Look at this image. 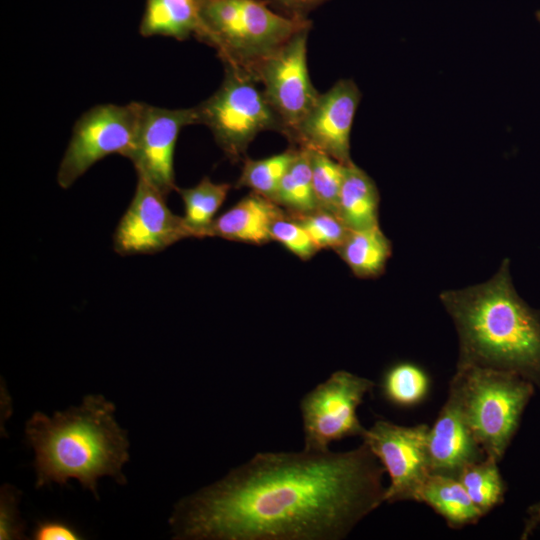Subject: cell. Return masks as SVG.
Masks as SVG:
<instances>
[{
    "mask_svg": "<svg viewBox=\"0 0 540 540\" xmlns=\"http://www.w3.org/2000/svg\"><path fill=\"white\" fill-rule=\"evenodd\" d=\"M385 470L369 447L260 452L180 499L179 540H340L384 502Z\"/></svg>",
    "mask_w": 540,
    "mask_h": 540,
    "instance_id": "1",
    "label": "cell"
},
{
    "mask_svg": "<svg viewBox=\"0 0 540 540\" xmlns=\"http://www.w3.org/2000/svg\"><path fill=\"white\" fill-rule=\"evenodd\" d=\"M439 298L458 333L456 367L513 373L540 390V311L516 292L509 259L488 281Z\"/></svg>",
    "mask_w": 540,
    "mask_h": 540,
    "instance_id": "2",
    "label": "cell"
},
{
    "mask_svg": "<svg viewBox=\"0 0 540 540\" xmlns=\"http://www.w3.org/2000/svg\"><path fill=\"white\" fill-rule=\"evenodd\" d=\"M115 410L103 395L88 394L80 405L52 416L34 412L26 422L25 436L34 451L35 487L76 479L99 499L101 477L126 484L123 467L129 460L130 444Z\"/></svg>",
    "mask_w": 540,
    "mask_h": 540,
    "instance_id": "3",
    "label": "cell"
},
{
    "mask_svg": "<svg viewBox=\"0 0 540 540\" xmlns=\"http://www.w3.org/2000/svg\"><path fill=\"white\" fill-rule=\"evenodd\" d=\"M201 38L214 46L225 64L251 68L304 28L301 15L286 17L260 0H202Z\"/></svg>",
    "mask_w": 540,
    "mask_h": 540,
    "instance_id": "4",
    "label": "cell"
},
{
    "mask_svg": "<svg viewBox=\"0 0 540 540\" xmlns=\"http://www.w3.org/2000/svg\"><path fill=\"white\" fill-rule=\"evenodd\" d=\"M450 384L458 391L476 440L487 456L499 462L535 386L516 374L476 366L456 367Z\"/></svg>",
    "mask_w": 540,
    "mask_h": 540,
    "instance_id": "5",
    "label": "cell"
},
{
    "mask_svg": "<svg viewBox=\"0 0 540 540\" xmlns=\"http://www.w3.org/2000/svg\"><path fill=\"white\" fill-rule=\"evenodd\" d=\"M225 68L219 89L196 108L199 124L209 127L229 159L238 161L257 134L283 128L253 74L236 65Z\"/></svg>",
    "mask_w": 540,
    "mask_h": 540,
    "instance_id": "6",
    "label": "cell"
},
{
    "mask_svg": "<svg viewBox=\"0 0 540 540\" xmlns=\"http://www.w3.org/2000/svg\"><path fill=\"white\" fill-rule=\"evenodd\" d=\"M142 108V102L101 104L85 112L76 122L60 162L59 186L69 188L108 155L120 154L130 159L136 146Z\"/></svg>",
    "mask_w": 540,
    "mask_h": 540,
    "instance_id": "7",
    "label": "cell"
},
{
    "mask_svg": "<svg viewBox=\"0 0 540 540\" xmlns=\"http://www.w3.org/2000/svg\"><path fill=\"white\" fill-rule=\"evenodd\" d=\"M375 383L345 370L332 373L300 400L304 448L326 452L330 443L362 436L365 429L357 409Z\"/></svg>",
    "mask_w": 540,
    "mask_h": 540,
    "instance_id": "8",
    "label": "cell"
},
{
    "mask_svg": "<svg viewBox=\"0 0 540 540\" xmlns=\"http://www.w3.org/2000/svg\"><path fill=\"white\" fill-rule=\"evenodd\" d=\"M302 29L248 70L263 84V93L291 140L316 104L319 93L307 68V35Z\"/></svg>",
    "mask_w": 540,
    "mask_h": 540,
    "instance_id": "9",
    "label": "cell"
},
{
    "mask_svg": "<svg viewBox=\"0 0 540 540\" xmlns=\"http://www.w3.org/2000/svg\"><path fill=\"white\" fill-rule=\"evenodd\" d=\"M427 424L401 426L377 420L361 436L390 477L384 502L414 500L431 473L428 457Z\"/></svg>",
    "mask_w": 540,
    "mask_h": 540,
    "instance_id": "10",
    "label": "cell"
},
{
    "mask_svg": "<svg viewBox=\"0 0 540 540\" xmlns=\"http://www.w3.org/2000/svg\"><path fill=\"white\" fill-rule=\"evenodd\" d=\"M165 195L138 177L133 199L114 234V248L120 255L153 254L174 243L192 238L183 216L174 214Z\"/></svg>",
    "mask_w": 540,
    "mask_h": 540,
    "instance_id": "11",
    "label": "cell"
},
{
    "mask_svg": "<svg viewBox=\"0 0 540 540\" xmlns=\"http://www.w3.org/2000/svg\"><path fill=\"white\" fill-rule=\"evenodd\" d=\"M199 124L197 108L167 109L143 103L136 146L130 157L137 175L163 195L177 189L174 152L181 130Z\"/></svg>",
    "mask_w": 540,
    "mask_h": 540,
    "instance_id": "12",
    "label": "cell"
},
{
    "mask_svg": "<svg viewBox=\"0 0 540 540\" xmlns=\"http://www.w3.org/2000/svg\"><path fill=\"white\" fill-rule=\"evenodd\" d=\"M360 99V90L353 80L337 81L319 95L292 140L300 147L323 152L343 165L353 162L350 135Z\"/></svg>",
    "mask_w": 540,
    "mask_h": 540,
    "instance_id": "13",
    "label": "cell"
},
{
    "mask_svg": "<svg viewBox=\"0 0 540 540\" xmlns=\"http://www.w3.org/2000/svg\"><path fill=\"white\" fill-rule=\"evenodd\" d=\"M428 457L431 473L456 478L466 466L486 457L469 427L458 391L451 384L446 402L429 428Z\"/></svg>",
    "mask_w": 540,
    "mask_h": 540,
    "instance_id": "14",
    "label": "cell"
},
{
    "mask_svg": "<svg viewBox=\"0 0 540 540\" xmlns=\"http://www.w3.org/2000/svg\"><path fill=\"white\" fill-rule=\"evenodd\" d=\"M286 213L274 201L251 192L215 218L209 237L261 246L272 241V224Z\"/></svg>",
    "mask_w": 540,
    "mask_h": 540,
    "instance_id": "15",
    "label": "cell"
},
{
    "mask_svg": "<svg viewBox=\"0 0 540 540\" xmlns=\"http://www.w3.org/2000/svg\"><path fill=\"white\" fill-rule=\"evenodd\" d=\"M414 501L431 507L451 528L475 524L484 516L474 505L456 477L430 473L418 489Z\"/></svg>",
    "mask_w": 540,
    "mask_h": 540,
    "instance_id": "16",
    "label": "cell"
},
{
    "mask_svg": "<svg viewBox=\"0 0 540 540\" xmlns=\"http://www.w3.org/2000/svg\"><path fill=\"white\" fill-rule=\"evenodd\" d=\"M380 195L374 180L354 162L344 167L338 216L350 230L379 225Z\"/></svg>",
    "mask_w": 540,
    "mask_h": 540,
    "instance_id": "17",
    "label": "cell"
},
{
    "mask_svg": "<svg viewBox=\"0 0 540 540\" xmlns=\"http://www.w3.org/2000/svg\"><path fill=\"white\" fill-rule=\"evenodd\" d=\"M202 0H147L140 26L144 36H168L185 39L191 34L201 37Z\"/></svg>",
    "mask_w": 540,
    "mask_h": 540,
    "instance_id": "18",
    "label": "cell"
},
{
    "mask_svg": "<svg viewBox=\"0 0 540 540\" xmlns=\"http://www.w3.org/2000/svg\"><path fill=\"white\" fill-rule=\"evenodd\" d=\"M336 253L356 277L377 278L384 273L392 256V243L377 225L350 230Z\"/></svg>",
    "mask_w": 540,
    "mask_h": 540,
    "instance_id": "19",
    "label": "cell"
},
{
    "mask_svg": "<svg viewBox=\"0 0 540 540\" xmlns=\"http://www.w3.org/2000/svg\"><path fill=\"white\" fill-rule=\"evenodd\" d=\"M231 185L204 177L190 188H177L184 204V222L194 238L209 237L215 215L225 201Z\"/></svg>",
    "mask_w": 540,
    "mask_h": 540,
    "instance_id": "20",
    "label": "cell"
},
{
    "mask_svg": "<svg viewBox=\"0 0 540 540\" xmlns=\"http://www.w3.org/2000/svg\"><path fill=\"white\" fill-rule=\"evenodd\" d=\"M274 201L292 215L307 214L318 209L313 192L308 148L296 149L294 159L281 180Z\"/></svg>",
    "mask_w": 540,
    "mask_h": 540,
    "instance_id": "21",
    "label": "cell"
},
{
    "mask_svg": "<svg viewBox=\"0 0 540 540\" xmlns=\"http://www.w3.org/2000/svg\"><path fill=\"white\" fill-rule=\"evenodd\" d=\"M457 479L483 515L504 501L506 485L498 461L491 456L466 466Z\"/></svg>",
    "mask_w": 540,
    "mask_h": 540,
    "instance_id": "22",
    "label": "cell"
},
{
    "mask_svg": "<svg viewBox=\"0 0 540 540\" xmlns=\"http://www.w3.org/2000/svg\"><path fill=\"white\" fill-rule=\"evenodd\" d=\"M429 378L419 366L410 362H398L390 366L382 377L383 397L398 407H412L427 395Z\"/></svg>",
    "mask_w": 540,
    "mask_h": 540,
    "instance_id": "23",
    "label": "cell"
},
{
    "mask_svg": "<svg viewBox=\"0 0 540 540\" xmlns=\"http://www.w3.org/2000/svg\"><path fill=\"white\" fill-rule=\"evenodd\" d=\"M295 153L296 149H289L263 159L247 158L236 187L250 188L252 192L274 201L281 180L294 159Z\"/></svg>",
    "mask_w": 540,
    "mask_h": 540,
    "instance_id": "24",
    "label": "cell"
},
{
    "mask_svg": "<svg viewBox=\"0 0 540 540\" xmlns=\"http://www.w3.org/2000/svg\"><path fill=\"white\" fill-rule=\"evenodd\" d=\"M309 152L313 192L317 207L338 215L345 165L318 150L309 149Z\"/></svg>",
    "mask_w": 540,
    "mask_h": 540,
    "instance_id": "25",
    "label": "cell"
},
{
    "mask_svg": "<svg viewBox=\"0 0 540 540\" xmlns=\"http://www.w3.org/2000/svg\"><path fill=\"white\" fill-rule=\"evenodd\" d=\"M307 231L319 250L336 251L347 238L350 229L332 212L317 209L301 215H292Z\"/></svg>",
    "mask_w": 540,
    "mask_h": 540,
    "instance_id": "26",
    "label": "cell"
},
{
    "mask_svg": "<svg viewBox=\"0 0 540 540\" xmlns=\"http://www.w3.org/2000/svg\"><path fill=\"white\" fill-rule=\"evenodd\" d=\"M271 238L303 261L320 251L304 227L288 212L272 224Z\"/></svg>",
    "mask_w": 540,
    "mask_h": 540,
    "instance_id": "27",
    "label": "cell"
},
{
    "mask_svg": "<svg viewBox=\"0 0 540 540\" xmlns=\"http://www.w3.org/2000/svg\"><path fill=\"white\" fill-rule=\"evenodd\" d=\"M21 492L10 484L0 490V539H25V524L20 516Z\"/></svg>",
    "mask_w": 540,
    "mask_h": 540,
    "instance_id": "28",
    "label": "cell"
},
{
    "mask_svg": "<svg viewBox=\"0 0 540 540\" xmlns=\"http://www.w3.org/2000/svg\"><path fill=\"white\" fill-rule=\"evenodd\" d=\"M34 540H79L83 537L70 524L61 520H41L32 531Z\"/></svg>",
    "mask_w": 540,
    "mask_h": 540,
    "instance_id": "29",
    "label": "cell"
},
{
    "mask_svg": "<svg viewBox=\"0 0 540 540\" xmlns=\"http://www.w3.org/2000/svg\"><path fill=\"white\" fill-rule=\"evenodd\" d=\"M526 514L527 518L525 519L521 539H527L540 525V501L530 505Z\"/></svg>",
    "mask_w": 540,
    "mask_h": 540,
    "instance_id": "30",
    "label": "cell"
},
{
    "mask_svg": "<svg viewBox=\"0 0 540 540\" xmlns=\"http://www.w3.org/2000/svg\"><path fill=\"white\" fill-rule=\"evenodd\" d=\"M280 5L284 6L293 11H303L311 7L316 6L317 4L323 2L324 0H276Z\"/></svg>",
    "mask_w": 540,
    "mask_h": 540,
    "instance_id": "31",
    "label": "cell"
},
{
    "mask_svg": "<svg viewBox=\"0 0 540 540\" xmlns=\"http://www.w3.org/2000/svg\"><path fill=\"white\" fill-rule=\"evenodd\" d=\"M536 18H537V20L540 22V10H538V11L536 12Z\"/></svg>",
    "mask_w": 540,
    "mask_h": 540,
    "instance_id": "32",
    "label": "cell"
}]
</instances>
